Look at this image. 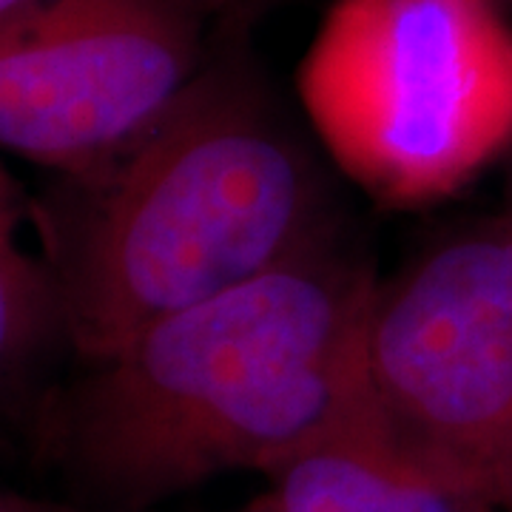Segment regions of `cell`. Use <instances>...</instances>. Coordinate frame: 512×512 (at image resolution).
<instances>
[{
  "instance_id": "11",
  "label": "cell",
  "mask_w": 512,
  "mask_h": 512,
  "mask_svg": "<svg viewBox=\"0 0 512 512\" xmlns=\"http://www.w3.org/2000/svg\"><path fill=\"white\" fill-rule=\"evenodd\" d=\"M239 512H268V507L262 504V498H254L251 504H245Z\"/></svg>"
},
{
  "instance_id": "6",
  "label": "cell",
  "mask_w": 512,
  "mask_h": 512,
  "mask_svg": "<svg viewBox=\"0 0 512 512\" xmlns=\"http://www.w3.org/2000/svg\"><path fill=\"white\" fill-rule=\"evenodd\" d=\"M262 478L268 512H498L476 490L404 456L367 404Z\"/></svg>"
},
{
  "instance_id": "13",
  "label": "cell",
  "mask_w": 512,
  "mask_h": 512,
  "mask_svg": "<svg viewBox=\"0 0 512 512\" xmlns=\"http://www.w3.org/2000/svg\"><path fill=\"white\" fill-rule=\"evenodd\" d=\"M507 211L512 214V174H510V197H507Z\"/></svg>"
},
{
  "instance_id": "2",
  "label": "cell",
  "mask_w": 512,
  "mask_h": 512,
  "mask_svg": "<svg viewBox=\"0 0 512 512\" xmlns=\"http://www.w3.org/2000/svg\"><path fill=\"white\" fill-rule=\"evenodd\" d=\"M251 20H220L197 77L137 146L35 200L80 362L345 231L328 168L248 46Z\"/></svg>"
},
{
  "instance_id": "12",
  "label": "cell",
  "mask_w": 512,
  "mask_h": 512,
  "mask_svg": "<svg viewBox=\"0 0 512 512\" xmlns=\"http://www.w3.org/2000/svg\"><path fill=\"white\" fill-rule=\"evenodd\" d=\"M493 3L501 12H512V0H493Z\"/></svg>"
},
{
  "instance_id": "8",
  "label": "cell",
  "mask_w": 512,
  "mask_h": 512,
  "mask_svg": "<svg viewBox=\"0 0 512 512\" xmlns=\"http://www.w3.org/2000/svg\"><path fill=\"white\" fill-rule=\"evenodd\" d=\"M23 3H29V0H0V15H6V12L18 9V6H23ZM197 3L205 6L211 15H217L220 20H228V18H256L265 0H197Z\"/></svg>"
},
{
  "instance_id": "5",
  "label": "cell",
  "mask_w": 512,
  "mask_h": 512,
  "mask_svg": "<svg viewBox=\"0 0 512 512\" xmlns=\"http://www.w3.org/2000/svg\"><path fill=\"white\" fill-rule=\"evenodd\" d=\"M220 18L197 0H29L0 15V154L103 171L183 97Z\"/></svg>"
},
{
  "instance_id": "9",
  "label": "cell",
  "mask_w": 512,
  "mask_h": 512,
  "mask_svg": "<svg viewBox=\"0 0 512 512\" xmlns=\"http://www.w3.org/2000/svg\"><path fill=\"white\" fill-rule=\"evenodd\" d=\"M0 512H100L86 507V504H57V501H43L32 495L15 493L9 487H0Z\"/></svg>"
},
{
  "instance_id": "4",
  "label": "cell",
  "mask_w": 512,
  "mask_h": 512,
  "mask_svg": "<svg viewBox=\"0 0 512 512\" xmlns=\"http://www.w3.org/2000/svg\"><path fill=\"white\" fill-rule=\"evenodd\" d=\"M362 390L367 413L404 456L493 504L495 470L512 444L507 208L444 231L376 279Z\"/></svg>"
},
{
  "instance_id": "7",
  "label": "cell",
  "mask_w": 512,
  "mask_h": 512,
  "mask_svg": "<svg viewBox=\"0 0 512 512\" xmlns=\"http://www.w3.org/2000/svg\"><path fill=\"white\" fill-rule=\"evenodd\" d=\"M72 350L52 262L37 234L35 200L0 160V416L43 419L37 379L57 350Z\"/></svg>"
},
{
  "instance_id": "3",
  "label": "cell",
  "mask_w": 512,
  "mask_h": 512,
  "mask_svg": "<svg viewBox=\"0 0 512 512\" xmlns=\"http://www.w3.org/2000/svg\"><path fill=\"white\" fill-rule=\"evenodd\" d=\"M299 100L370 200H447L512 151V23L493 0H333Z\"/></svg>"
},
{
  "instance_id": "1",
  "label": "cell",
  "mask_w": 512,
  "mask_h": 512,
  "mask_svg": "<svg viewBox=\"0 0 512 512\" xmlns=\"http://www.w3.org/2000/svg\"><path fill=\"white\" fill-rule=\"evenodd\" d=\"M376 279L345 228L148 325L52 390L37 453L100 512H140L237 470L262 476L365 404L362 328Z\"/></svg>"
},
{
  "instance_id": "10",
  "label": "cell",
  "mask_w": 512,
  "mask_h": 512,
  "mask_svg": "<svg viewBox=\"0 0 512 512\" xmlns=\"http://www.w3.org/2000/svg\"><path fill=\"white\" fill-rule=\"evenodd\" d=\"M490 495H493L495 510L512 512V444H510V450L504 453V458H501L498 470H495L493 490H490Z\"/></svg>"
}]
</instances>
